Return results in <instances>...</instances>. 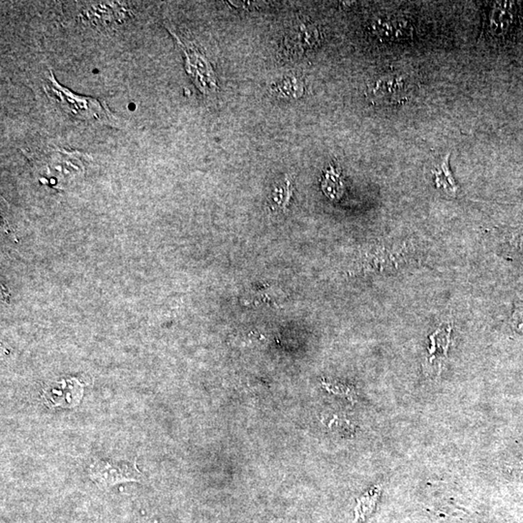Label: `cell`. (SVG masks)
Returning <instances> with one entry per match:
<instances>
[{"label":"cell","instance_id":"obj_1","mask_svg":"<svg viewBox=\"0 0 523 523\" xmlns=\"http://www.w3.org/2000/svg\"><path fill=\"white\" fill-rule=\"evenodd\" d=\"M45 92L60 110L68 117L76 120L94 122L109 127H122V122L115 117L104 103L92 97L80 96L70 92L57 82L51 71L46 73L44 80Z\"/></svg>","mask_w":523,"mask_h":523},{"label":"cell","instance_id":"obj_2","mask_svg":"<svg viewBox=\"0 0 523 523\" xmlns=\"http://www.w3.org/2000/svg\"><path fill=\"white\" fill-rule=\"evenodd\" d=\"M177 39L178 46L182 50L185 57V69L196 87L205 95L215 94L217 92V80L215 73L207 57L199 50L194 43L178 36L173 30L168 29Z\"/></svg>","mask_w":523,"mask_h":523},{"label":"cell","instance_id":"obj_3","mask_svg":"<svg viewBox=\"0 0 523 523\" xmlns=\"http://www.w3.org/2000/svg\"><path fill=\"white\" fill-rule=\"evenodd\" d=\"M89 477L101 489H110L112 485L123 482H144L145 475L141 473L134 464L115 461V460H96L89 467Z\"/></svg>","mask_w":523,"mask_h":523},{"label":"cell","instance_id":"obj_4","mask_svg":"<svg viewBox=\"0 0 523 523\" xmlns=\"http://www.w3.org/2000/svg\"><path fill=\"white\" fill-rule=\"evenodd\" d=\"M321 42V32L315 22L306 17L294 22L283 40L286 55H300L313 50Z\"/></svg>","mask_w":523,"mask_h":523},{"label":"cell","instance_id":"obj_5","mask_svg":"<svg viewBox=\"0 0 523 523\" xmlns=\"http://www.w3.org/2000/svg\"><path fill=\"white\" fill-rule=\"evenodd\" d=\"M406 80L399 75L379 78L367 87V96L378 104H394L406 96Z\"/></svg>","mask_w":523,"mask_h":523},{"label":"cell","instance_id":"obj_6","mask_svg":"<svg viewBox=\"0 0 523 523\" xmlns=\"http://www.w3.org/2000/svg\"><path fill=\"white\" fill-rule=\"evenodd\" d=\"M83 397V388L77 381L59 382L46 389L44 399L49 406L72 408L79 404Z\"/></svg>","mask_w":523,"mask_h":523},{"label":"cell","instance_id":"obj_7","mask_svg":"<svg viewBox=\"0 0 523 523\" xmlns=\"http://www.w3.org/2000/svg\"><path fill=\"white\" fill-rule=\"evenodd\" d=\"M514 5L510 2H497L490 15V31L496 36L507 34L514 22Z\"/></svg>","mask_w":523,"mask_h":523},{"label":"cell","instance_id":"obj_8","mask_svg":"<svg viewBox=\"0 0 523 523\" xmlns=\"http://www.w3.org/2000/svg\"><path fill=\"white\" fill-rule=\"evenodd\" d=\"M450 157L451 155H447L444 158L443 162L434 171V182L437 188H441L447 195L457 196L459 186L457 185L456 180L450 168Z\"/></svg>","mask_w":523,"mask_h":523},{"label":"cell","instance_id":"obj_9","mask_svg":"<svg viewBox=\"0 0 523 523\" xmlns=\"http://www.w3.org/2000/svg\"><path fill=\"white\" fill-rule=\"evenodd\" d=\"M451 326L440 327L431 336V361L436 358L441 359L447 356V348H449L450 339H451Z\"/></svg>","mask_w":523,"mask_h":523},{"label":"cell","instance_id":"obj_10","mask_svg":"<svg viewBox=\"0 0 523 523\" xmlns=\"http://www.w3.org/2000/svg\"><path fill=\"white\" fill-rule=\"evenodd\" d=\"M273 92L284 98H299L303 92V83L295 76H286L275 83Z\"/></svg>","mask_w":523,"mask_h":523},{"label":"cell","instance_id":"obj_11","mask_svg":"<svg viewBox=\"0 0 523 523\" xmlns=\"http://www.w3.org/2000/svg\"><path fill=\"white\" fill-rule=\"evenodd\" d=\"M324 193L331 199H339L343 194V183L341 182L339 173L334 172L331 168L326 173L325 180L322 183Z\"/></svg>","mask_w":523,"mask_h":523},{"label":"cell","instance_id":"obj_12","mask_svg":"<svg viewBox=\"0 0 523 523\" xmlns=\"http://www.w3.org/2000/svg\"><path fill=\"white\" fill-rule=\"evenodd\" d=\"M291 182L286 180L285 185H279L275 187V191L273 193V202L278 206L279 208H283L286 203L289 202L291 197Z\"/></svg>","mask_w":523,"mask_h":523}]
</instances>
